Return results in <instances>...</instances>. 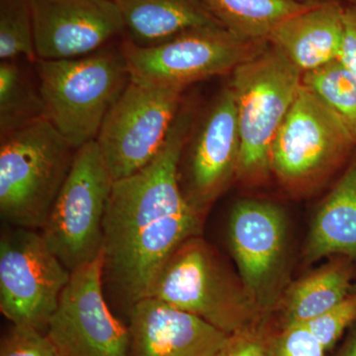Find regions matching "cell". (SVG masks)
Returning <instances> with one entry per match:
<instances>
[{
  "label": "cell",
  "instance_id": "6da1fadb",
  "mask_svg": "<svg viewBox=\"0 0 356 356\" xmlns=\"http://www.w3.org/2000/svg\"><path fill=\"white\" fill-rule=\"evenodd\" d=\"M193 123L191 110L180 108L158 156L112 187L103 224V277L130 307L146 298L170 255L200 234L202 215L187 202L178 180Z\"/></svg>",
  "mask_w": 356,
  "mask_h": 356
},
{
  "label": "cell",
  "instance_id": "7a4b0ae2",
  "mask_svg": "<svg viewBox=\"0 0 356 356\" xmlns=\"http://www.w3.org/2000/svg\"><path fill=\"white\" fill-rule=\"evenodd\" d=\"M44 118L74 149L95 140L131 77L121 47L70 60L34 63Z\"/></svg>",
  "mask_w": 356,
  "mask_h": 356
},
{
  "label": "cell",
  "instance_id": "3957f363",
  "mask_svg": "<svg viewBox=\"0 0 356 356\" xmlns=\"http://www.w3.org/2000/svg\"><path fill=\"white\" fill-rule=\"evenodd\" d=\"M76 149L44 117L0 136V216L41 231L74 163Z\"/></svg>",
  "mask_w": 356,
  "mask_h": 356
},
{
  "label": "cell",
  "instance_id": "277c9868",
  "mask_svg": "<svg viewBox=\"0 0 356 356\" xmlns=\"http://www.w3.org/2000/svg\"><path fill=\"white\" fill-rule=\"evenodd\" d=\"M302 76L269 44L234 70L229 84L240 135L236 177L245 184H261L270 175L274 140L298 95Z\"/></svg>",
  "mask_w": 356,
  "mask_h": 356
},
{
  "label": "cell",
  "instance_id": "5b68a950",
  "mask_svg": "<svg viewBox=\"0 0 356 356\" xmlns=\"http://www.w3.org/2000/svg\"><path fill=\"white\" fill-rule=\"evenodd\" d=\"M236 284L200 236L175 250L159 271L146 298L158 299L202 318L226 334L250 327L257 304Z\"/></svg>",
  "mask_w": 356,
  "mask_h": 356
},
{
  "label": "cell",
  "instance_id": "8992f818",
  "mask_svg": "<svg viewBox=\"0 0 356 356\" xmlns=\"http://www.w3.org/2000/svg\"><path fill=\"white\" fill-rule=\"evenodd\" d=\"M114 179L96 140L76 149L74 163L41 234L72 273L103 250V224Z\"/></svg>",
  "mask_w": 356,
  "mask_h": 356
},
{
  "label": "cell",
  "instance_id": "52a82bcc",
  "mask_svg": "<svg viewBox=\"0 0 356 356\" xmlns=\"http://www.w3.org/2000/svg\"><path fill=\"white\" fill-rule=\"evenodd\" d=\"M355 149L337 114L302 83L274 140L271 172L288 191L305 192L336 172Z\"/></svg>",
  "mask_w": 356,
  "mask_h": 356
},
{
  "label": "cell",
  "instance_id": "ba28073f",
  "mask_svg": "<svg viewBox=\"0 0 356 356\" xmlns=\"http://www.w3.org/2000/svg\"><path fill=\"white\" fill-rule=\"evenodd\" d=\"M268 44L236 36L222 25L199 28L152 47L124 39L121 50L132 81L185 88L212 76L233 72Z\"/></svg>",
  "mask_w": 356,
  "mask_h": 356
},
{
  "label": "cell",
  "instance_id": "9c48e42d",
  "mask_svg": "<svg viewBox=\"0 0 356 356\" xmlns=\"http://www.w3.org/2000/svg\"><path fill=\"white\" fill-rule=\"evenodd\" d=\"M184 90L130 79L95 140L114 181L140 172L158 156L179 112Z\"/></svg>",
  "mask_w": 356,
  "mask_h": 356
},
{
  "label": "cell",
  "instance_id": "30bf717a",
  "mask_svg": "<svg viewBox=\"0 0 356 356\" xmlns=\"http://www.w3.org/2000/svg\"><path fill=\"white\" fill-rule=\"evenodd\" d=\"M72 273L41 232L11 227L0 238V311L13 325L47 331Z\"/></svg>",
  "mask_w": 356,
  "mask_h": 356
},
{
  "label": "cell",
  "instance_id": "8fae6325",
  "mask_svg": "<svg viewBox=\"0 0 356 356\" xmlns=\"http://www.w3.org/2000/svg\"><path fill=\"white\" fill-rule=\"evenodd\" d=\"M103 252L72 271L46 334L60 356H129L130 331L103 292Z\"/></svg>",
  "mask_w": 356,
  "mask_h": 356
},
{
  "label": "cell",
  "instance_id": "7c38bea8",
  "mask_svg": "<svg viewBox=\"0 0 356 356\" xmlns=\"http://www.w3.org/2000/svg\"><path fill=\"white\" fill-rule=\"evenodd\" d=\"M238 156L236 98L229 83L197 129L194 131L192 126L178 165L180 188L199 214L205 213L236 175Z\"/></svg>",
  "mask_w": 356,
  "mask_h": 356
},
{
  "label": "cell",
  "instance_id": "4fadbf2b",
  "mask_svg": "<svg viewBox=\"0 0 356 356\" xmlns=\"http://www.w3.org/2000/svg\"><path fill=\"white\" fill-rule=\"evenodd\" d=\"M29 4L38 60L84 57L125 33L112 0H29Z\"/></svg>",
  "mask_w": 356,
  "mask_h": 356
},
{
  "label": "cell",
  "instance_id": "5bb4252c",
  "mask_svg": "<svg viewBox=\"0 0 356 356\" xmlns=\"http://www.w3.org/2000/svg\"><path fill=\"white\" fill-rule=\"evenodd\" d=\"M130 355L214 356L229 334L158 299L130 307Z\"/></svg>",
  "mask_w": 356,
  "mask_h": 356
},
{
  "label": "cell",
  "instance_id": "9a60e30c",
  "mask_svg": "<svg viewBox=\"0 0 356 356\" xmlns=\"http://www.w3.org/2000/svg\"><path fill=\"white\" fill-rule=\"evenodd\" d=\"M285 240V222L273 204L243 201L229 219V241L248 295L266 305L268 290L280 267Z\"/></svg>",
  "mask_w": 356,
  "mask_h": 356
},
{
  "label": "cell",
  "instance_id": "2e32d148",
  "mask_svg": "<svg viewBox=\"0 0 356 356\" xmlns=\"http://www.w3.org/2000/svg\"><path fill=\"white\" fill-rule=\"evenodd\" d=\"M344 9L339 0L309 7L282 21L267 42L302 74L320 69L341 56Z\"/></svg>",
  "mask_w": 356,
  "mask_h": 356
},
{
  "label": "cell",
  "instance_id": "e0dca14e",
  "mask_svg": "<svg viewBox=\"0 0 356 356\" xmlns=\"http://www.w3.org/2000/svg\"><path fill=\"white\" fill-rule=\"evenodd\" d=\"M112 1L120 10L125 39L136 46H156L192 30L222 25L201 0Z\"/></svg>",
  "mask_w": 356,
  "mask_h": 356
},
{
  "label": "cell",
  "instance_id": "ac0fdd59",
  "mask_svg": "<svg viewBox=\"0 0 356 356\" xmlns=\"http://www.w3.org/2000/svg\"><path fill=\"white\" fill-rule=\"evenodd\" d=\"M331 254L356 259V154L318 211L306 250L308 261Z\"/></svg>",
  "mask_w": 356,
  "mask_h": 356
},
{
  "label": "cell",
  "instance_id": "d6986e66",
  "mask_svg": "<svg viewBox=\"0 0 356 356\" xmlns=\"http://www.w3.org/2000/svg\"><path fill=\"white\" fill-rule=\"evenodd\" d=\"M226 29L250 41H267L282 21L317 4L294 0H201Z\"/></svg>",
  "mask_w": 356,
  "mask_h": 356
},
{
  "label": "cell",
  "instance_id": "ffe728a7",
  "mask_svg": "<svg viewBox=\"0 0 356 356\" xmlns=\"http://www.w3.org/2000/svg\"><path fill=\"white\" fill-rule=\"evenodd\" d=\"M350 280L346 264H334L299 282L288 298L287 325L308 322L339 305L348 296Z\"/></svg>",
  "mask_w": 356,
  "mask_h": 356
},
{
  "label": "cell",
  "instance_id": "44dd1931",
  "mask_svg": "<svg viewBox=\"0 0 356 356\" xmlns=\"http://www.w3.org/2000/svg\"><path fill=\"white\" fill-rule=\"evenodd\" d=\"M44 117L39 84L35 86L17 60L0 63V136Z\"/></svg>",
  "mask_w": 356,
  "mask_h": 356
},
{
  "label": "cell",
  "instance_id": "7402d4cb",
  "mask_svg": "<svg viewBox=\"0 0 356 356\" xmlns=\"http://www.w3.org/2000/svg\"><path fill=\"white\" fill-rule=\"evenodd\" d=\"M302 83L337 114L356 144V77L336 60L303 74Z\"/></svg>",
  "mask_w": 356,
  "mask_h": 356
},
{
  "label": "cell",
  "instance_id": "603a6c76",
  "mask_svg": "<svg viewBox=\"0 0 356 356\" xmlns=\"http://www.w3.org/2000/svg\"><path fill=\"white\" fill-rule=\"evenodd\" d=\"M34 64V27L29 0H0V60Z\"/></svg>",
  "mask_w": 356,
  "mask_h": 356
},
{
  "label": "cell",
  "instance_id": "cb8c5ba5",
  "mask_svg": "<svg viewBox=\"0 0 356 356\" xmlns=\"http://www.w3.org/2000/svg\"><path fill=\"white\" fill-rule=\"evenodd\" d=\"M355 320L356 296L353 295L346 297L331 310L302 324L307 325L325 350H329Z\"/></svg>",
  "mask_w": 356,
  "mask_h": 356
},
{
  "label": "cell",
  "instance_id": "d4e9b609",
  "mask_svg": "<svg viewBox=\"0 0 356 356\" xmlns=\"http://www.w3.org/2000/svg\"><path fill=\"white\" fill-rule=\"evenodd\" d=\"M0 356H60L46 332L13 325L2 339Z\"/></svg>",
  "mask_w": 356,
  "mask_h": 356
},
{
  "label": "cell",
  "instance_id": "484cf974",
  "mask_svg": "<svg viewBox=\"0 0 356 356\" xmlns=\"http://www.w3.org/2000/svg\"><path fill=\"white\" fill-rule=\"evenodd\" d=\"M325 346L306 325H287L275 346V356H325Z\"/></svg>",
  "mask_w": 356,
  "mask_h": 356
},
{
  "label": "cell",
  "instance_id": "4316f807",
  "mask_svg": "<svg viewBox=\"0 0 356 356\" xmlns=\"http://www.w3.org/2000/svg\"><path fill=\"white\" fill-rule=\"evenodd\" d=\"M214 356H274L270 339L257 327L231 334Z\"/></svg>",
  "mask_w": 356,
  "mask_h": 356
},
{
  "label": "cell",
  "instance_id": "83f0119b",
  "mask_svg": "<svg viewBox=\"0 0 356 356\" xmlns=\"http://www.w3.org/2000/svg\"><path fill=\"white\" fill-rule=\"evenodd\" d=\"M339 62L356 77V6L344 9V37Z\"/></svg>",
  "mask_w": 356,
  "mask_h": 356
},
{
  "label": "cell",
  "instance_id": "f1b7e54d",
  "mask_svg": "<svg viewBox=\"0 0 356 356\" xmlns=\"http://www.w3.org/2000/svg\"><path fill=\"white\" fill-rule=\"evenodd\" d=\"M341 356H356V337Z\"/></svg>",
  "mask_w": 356,
  "mask_h": 356
},
{
  "label": "cell",
  "instance_id": "f546056e",
  "mask_svg": "<svg viewBox=\"0 0 356 356\" xmlns=\"http://www.w3.org/2000/svg\"><path fill=\"white\" fill-rule=\"evenodd\" d=\"M294 1L307 4H322L325 2L334 1V0H294Z\"/></svg>",
  "mask_w": 356,
  "mask_h": 356
},
{
  "label": "cell",
  "instance_id": "4dcf8cb0",
  "mask_svg": "<svg viewBox=\"0 0 356 356\" xmlns=\"http://www.w3.org/2000/svg\"><path fill=\"white\" fill-rule=\"evenodd\" d=\"M350 2V6H356V0H348Z\"/></svg>",
  "mask_w": 356,
  "mask_h": 356
}]
</instances>
